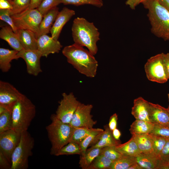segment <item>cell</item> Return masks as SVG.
Segmentation results:
<instances>
[{
  "mask_svg": "<svg viewBox=\"0 0 169 169\" xmlns=\"http://www.w3.org/2000/svg\"><path fill=\"white\" fill-rule=\"evenodd\" d=\"M18 52L14 49L0 48V69L3 72H7L9 70L12 60L19 58L17 55Z\"/></svg>",
  "mask_w": 169,
  "mask_h": 169,
  "instance_id": "7402d4cb",
  "label": "cell"
},
{
  "mask_svg": "<svg viewBox=\"0 0 169 169\" xmlns=\"http://www.w3.org/2000/svg\"><path fill=\"white\" fill-rule=\"evenodd\" d=\"M146 0H126L125 4L132 10L135 9L137 5Z\"/></svg>",
  "mask_w": 169,
  "mask_h": 169,
  "instance_id": "ee69618b",
  "label": "cell"
},
{
  "mask_svg": "<svg viewBox=\"0 0 169 169\" xmlns=\"http://www.w3.org/2000/svg\"><path fill=\"white\" fill-rule=\"evenodd\" d=\"M132 136L141 153L156 157L153 153L152 140L150 134Z\"/></svg>",
  "mask_w": 169,
  "mask_h": 169,
  "instance_id": "603a6c76",
  "label": "cell"
},
{
  "mask_svg": "<svg viewBox=\"0 0 169 169\" xmlns=\"http://www.w3.org/2000/svg\"><path fill=\"white\" fill-rule=\"evenodd\" d=\"M38 50L42 54V57H47L50 54L59 52L62 45L58 40L52 37L44 34L37 38Z\"/></svg>",
  "mask_w": 169,
  "mask_h": 169,
  "instance_id": "5bb4252c",
  "label": "cell"
},
{
  "mask_svg": "<svg viewBox=\"0 0 169 169\" xmlns=\"http://www.w3.org/2000/svg\"><path fill=\"white\" fill-rule=\"evenodd\" d=\"M13 9V6L10 0H0V9H8L10 10Z\"/></svg>",
  "mask_w": 169,
  "mask_h": 169,
  "instance_id": "bcb514c9",
  "label": "cell"
},
{
  "mask_svg": "<svg viewBox=\"0 0 169 169\" xmlns=\"http://www.w3.org/2000/svg\"><path fill=\"white\" fill-rule=\"evenodd\" d=\"M169 11V0H156Z\"/></svg>",
  "mask_w": 169,
  "mask_h": 169,
  "instance_id": "681fc988",
  "label": "cell"
},
{
  "mask_svg": "<svg viewBox=\"0 0 169 169\" xmlns=\"http://www.w3.org/2000/svg\"><path fill=\"white\" fill-rule=\"evenodd\" d=\"M112 132L114 138L117 140L120 141V138L121 134L120 130L116 128L112 131Z\"/></svg>",
  "mask_w": 169,
  "mask_h": 169,
  "instance_id": "c3c4849f",
  "label": "cell"
},
{
  "mask_svg": "<svg viewBox=\"0 0 169 169\" xmlns=\"http://www.w3.org/2000/svg\"><path fill=\"white\" fill-rule=\"evenodd\" d=\"M116 149L123 155L136 157L141 153L133 136L127 142L115 146Z\"/></svg>",
  "mask_w": 169,
  "mask_h": 169,
  "instance_id": "cb8c5ba5",
  "label": "cell"
},
{
  "mask_svg": "<svg viewBox=\"0 0 169 169\" xmlns=\"http://www.w3.org/2000/svg\"><path fill=\"white\" fill-rule=\"evenodd\" d=\"M114 161L102 154L97 156L88 169H110Z\"/></svg>",
  "mask_w": 169,
  "mask_h": 169,
  "instance_id": "4dcf8cb0",
  "label": "cell"
},
{
  "mask_svg": "<svg viewBox=\"0 0 169 169\" xmlns=\"http://www.w3.org/2000/svg\"><path fill=\"white\" fill-rule=\"evenodd\" d=\"M100 0V1H103L102 0Z\"/></svg>",
  "mask_w": 169,
  "mask_h": 169,
  "instance_id": "f5cc1de1",
  "label": "cell"
},
{
  "mask_svg": "<svg viewBox=\"0 0 169 169\" xmlns=\"http://www.w3.org/2000/svg\"><path fill=\"white\" fill-rule=\"evenodd\" d=\"M149 134L162 137L169 140V124H154L153 129Z\"/></svg>",
  "mask_w": 169,
  "mask_h": 169,
  "instance_id": "74e56055",
  "label": "cell"
},
{
  "mask_svg": "<svg viewBox=\"0 0 169 169\" xmlns=\"http://www.w3.org/2000/svg\"><path fill=\"white\" fill-rule=\"evenodd\" d=\"M104 130L101 128H96L79 144L81 152L80 155L85 153L89 146H94L98 141Z\"/></svg>",
  "mask_w": 169,
  "mask_h": 169,
  "instance_id": "484cf974",
  "label": "cell"
},
{
  "mask_svg": "<svg viewBox=\"0 0 169 169\" xmlns=\"http://www.w3.org/2000/svg\"><path fill=\"white\" fill-rule=\"evenodd\" d=\"M13 9L10 10V14L12 15L21 13L26 9L29 6L31 0H10Z\"/></svg>",
  "mask_w": 169,
  "mask_h": 169,
  "instance_id": "e575fe53",
  "label": "cell"
},
{
  "mask_svg": "<svg viewBox=\"0 0 169 169\" xmlns=\"http://www.w3.org/2000/svg\"><path fill=\"white\" fill-rule=\"evenodd\" d=\"M60 3L61 0H44L37 8L44 16L49 10Z\"/></svg>",
  "mask_w": 169,
  "mask_h": 169,
  "instance_id": "f35d334b",
  "label": "cell"
},
{
  "mask_svg": "<svg viewBox=\"0 0 169 169\" xmlns=\"http://www.w3.org/2000/svg\"><path fill=\"white\" fill-rule=\"evenodd\" d=\"M167 96H168V101H169V94H167ZM168 110L169 111V106H168V108H167Z\"/></svg>",
  "mask_w": 169,
  "mask_h": 169,
  "instance_id": "816d5d0a",
  "label": "cell"
},
{
  "mask_svg": "<svg viewBox=\"0 0 169 169\" xmlns=\"http://www.w3.org/2000/svg\"><path fill=\"white\" fill-rule=\"evenodd\" d=\"M136 162V157L123 155L113 162L110 169H128Z\"/></svg>",
  "mask_w": 169,
  "mask_h": 169,
  "instance_id": "f546056e",
  "label": "cell"
},
{
  "mask_svg": "<svg viewBox=\"0 0 169 169\" xmlns=\"http://www.w3.org/2000/svg\"><path fill=\"white\" fill-rule=\"evenodd\" d=\"M62 96L63 98L59 103L55 115L63 123L70 124L80 102L72 92L69 94L64 93Z\"/></svg>",
  "mask_w": 169,
  "mask_h": 169,
  "instance_id": "9c48e42d",
  "label": "cell"
},
{
  "mask_svg": "<svg viewBox=\"0 0 169 169\" xmlns=\"http://www.w3.org/2000/svg\"><path fill=\"white\" fill-rule=\"evenodd\" d=\"M81 152L79 144L74 142H69L62 148L56 154V156L69 155L75 154L80 155Z\"/></svg>",
  "mask_w": 169,
  "mask_h": 169,
  "instance_id": "836d02e7",
  "label": "cell"
},
{
  "mask_svg": "<svg viewBox=\"0 0 169 169\" xmlns=\"http://www.w3.org/2000/svg\"></svg>",
  "mask_w": 169,
  "mask_h": 169,
  "instance_id": "db71d44e",
  "label": "cell"
},
{
  "mask_svg": "<svg viewBox=\"0 0 169 169\" xmlns=\"http://www.w3.org/2000/svg\"><path fill=\"white\" fill-rule=\"evenodd\" d=\"M150 134L152 140L154 154L158 158L166 142L169 140L162 137L151 134Z\"/></svg>",
  "mask_w": 169,
  "mask_h": 169,
  "instance_id": "8d00e7d4",
  "label": "cell"
},
{
  "mask_svg": "<svg viewBox=\"0 0 169 169\" xmlns=\"http://www.w3.org/2000/svg\"><path fill=\"white\" fill-rule=\"evenodd\" d=\"M101 149L99 148L87 149L84 154L80 155V167L82 169H88L95 158L100 154Z\"/></svg>",
  "mask_w": 169,
  "mask_h": 169,
  "instance_id": "83f0119b",
  "label": "cell"
},
{
  "mask_svg": "<svg viewBox=\"0 0 169 169\" xmlns=\"http://www.w3.org/2000/svg\"><path fill=\"white\" fill-rule=\"evenodd\" d=\"M104 128V130L98 141L88 149L95 148H102L108 146H115L121 143L120 141L117 140L114 138L112 131L110 129L108 125H105Z\"/></svg>",
  "mask_w": 169,
  "mask_h": 169,
  "instance_id": "44dd1931",
  "label": "cell"
},
{
  "mask_svg": "<svg viewBox=\"0 0 169 169\" xmlns=\"http://www.w3.org/2000/svg\"><path fill=\"white\" fill-rule=\"evenodd\" d=\"M11 16L18 30L31 31L36 34L37 37L39 26L43 17L37 8L26 9Z\"/></svg>",
  "mask_w": 169,
  "mask_h": 169,
  "instance_id": "52a82bcc",
  "label": "cell"
},
{
  "mask_svg": "<svg viewBox=\"0 0 169 169\" xmlns=\"http://www.w3.org/2000/svg\"><path fill=\"white\" fill-rule=\"evenodd\" d=\"M61 3L64 5H72L79 6L90 5L98 8L103 6V2L99 0H61Z\"/></svg>",
  "mask_w": 169,
  "mask_h": 169,
  "instance_id": "d590c367",
  "label": "cell"
},
{
  "mask_svg": "<svg viewBox=\"0 0 169 169\" xmlns=\"http://www.w3.org/2000/svg\"><path fill=\"white\" fill-rule=\"evenodd\" d=\"M12 111L7 109L0 113V133L12 128Z\"/></svg>",
  "mask_w": 169,
  "mask_h": 169,
  "instance_id": "1f68e13d",
  "label": "cell"
},
{
  "mask_svg": "<svg viewBox=\"0 0 169 169\" xmlns=\"http://www.w3.org/2000/svg\"><path fill=\"white\" fill-rule=\"evenodd\" d=\"M43 0H31L30 5L26 9H30L37 8Z\"/></svg>",
  "mask_w": 169,
  "mask_h": 169,
  "instance_id": "7dc6e473",
  "label": "cell"
},
{
  "mask_svg": "<svg viewBox=\"0 0 169 169\" xmlns=\"http://www.w3.org/2000/svg\"><path fill=\"white\" fill-rule=\"evenodd\" d=\"M67 62L79 72L86 76L94 77L97 73L98 62L88 50L75 43L65 47L62 51Z\"/></svg>",
  "mask_w": 169,
  "mask_h": 169,
  "instance_id": "6da1fadb",
  "label": "cell"
},
{
  "mask_svg": "<svg viewBox=\"0 0 169 169\" xmlns=\"http://www.w3.org/2000/svg\"><path fill=\"white\" fill-rule=\"evenodd\" d=\"M34 145V139L28 131L22 132L20 141L12 155L11 169L28 168V158L32 155Z\"/></svg>",
  "mask_w": 169,
  "mask_h": 169,
  "instance_id": "8992f818",
  "label": "cell"
},
{
  "mask_svg": "<svg viewBox=\"0 0 169 169\" xmlns=\"http://www.w3.org/2000/svg\"><path fill=\"white\" fill-rule=\"evenodd\" d=\"M0 38L7 42L13 49L19 51L23 48L18 35L10 26L2 27L0 31Z\"/></svg>",
  "mask_w": 169,
  "mask_h": 169,
  "instance_id": "d6986e66",
  "label": "cell"
},
{
  "mask_svg": "<svg viewBox=\"0 0 169 169\" xmlns=\"http://www.w3.org/2000/svg\"><path fill=\"white\" fill-rule=\"evenodd\" d=\"M23 94L8 82L0 81V104L13 108Z\"/></svg>",
  "mask_w": 169,
  "mask_h": 169,
  "instance_id": "4fadbf2b",
  "label": "cell"
},
{
  "mask_svg": "<svg viewBox=\"0 0 169 169\" xmlns=\"http://www.w3.org/2000/svg\"><path fill=\"white\" fill-rule=\"evenodd\" d=\"M11 163L0 151V169H11Z\"/></svg>",
  "mask_w": 169,
  "mask_h": 169,
  "instance_id": "b9f144b4",
  "label": "cell"
},
{
  "mask_svg": "<svg viewBox=\"0 0 169 169\" xmlns=\"http://www.w3.org/2000/svg\"><path fill=\"white\" fill-rule=\"evenodd\" d=\"M153 127L154 124L151 122L136 120L131 125L129 130L132 136L148 134Z\"/></svg>",
  "mask_w": 169,
  "mask_h": 169,
  "instance_id": "d4e9b609",
  "label": "cell"
},
{
  "mask_svg": "<svg viewBox=\"0 0 169 169\" xmlns=\"http://www.w3.org/2000/svg\"><path fill=\"white\" fill-rule=\"evenodd\" d=\"M133 103L131 113L136 120L151 122L150 102L140 97L135 99Z\"/></svg>",
  "mask_w": 169,
  "mask_h": 169,
  "instance_id": "2e32d148",
  "label": "cell"
},
{
  "mask_svg": "<svg viewBox=\"0 0 169 169\" xmlns=\"http://www.w3.org/2000/svg\"><path fill=\"white\" fill-rule=\"evenodd\" d=\"M73 133L70 141L79 144L85 138L96 128L74 127Z\"/></svg>",
  "mask_w": 169,
  "mask_h": 169,
  "instance_id": "f1b7e54d",
  "label": "cell"
},
{
  "mask_svg": "<svg viewBox=\"0 0 169 169\" xmlns=\"http://www.w3.org/2000/svg\"><path fill=\"white\" fill-rule=\"evenodd\" d=\"M144 68L146 77L151 81L164 83L169 79L164 64L162 53L148 59Z\"/></svg>",
  "mask_w": 169,
  "mask_h": 169,
  "instance_id": "ba28073f",
  "label": "cell"
},
{
  "mask_svg": "<svg viewBox=\"0 0 169 169\" xmlns=\"http://www.w3.org/2000/svg\"><path fill=\"white\" fill-rule=\"evenodd\" d=\"M35 114V105L30 99L23 95L13 108L12 128L21 132L27 131Z\"/></svg>",
  "mask_w": 169,
  "mask_h": 169,
  "instance_id": "5b68a950",
  "label": "cell"
},
{
  "mask_svg": "<svg viewBox=\"0 0 169 169\" xmlns=\"http://www.w3.org/2000/svg\"><path fill=\"white\" fill-rule=\"evenodd\" d=\"M57 7L49 10L43 16V18L39 25L38 38L40 36L47 34L50 32L52 26L59 13Z\"/></svg>",
  "mask_w": 169,
  "mask_h": 169,
  "instance_id": "ac0fdd59",
  "label": "cell"
},
{
  "mask_svg": "<svg viewBox=\"0 0 169 169\" xmlns=\"http://www.w3.org/2000/svg\"><path fill=\"white\" fill-rule=\"evenodd\" d=\"M92 108V105H85L79 102L70 124L73 127L93 128L96 121L93 120L90 114Z\"/></svg>",
  "mask_w": 169,
  "mask_h": 169,
  "instance_id": "8fae6325",
  "label": "cell"
},
{
  "mask_svg": "<svg viewBox=\"0 0 169 169\" xmlns=\"http://www.w3.org/2000/svg\"><path fill=\"white\" fill-rule=\"evenodd\" d=\"M142 167L137 162L131 165L128 169H142Z\"/></svg>",
  "mask_w": 169,
  "mask_h": 169,
  "instance_id": "f907efd6",
  "label": "cell"
},
{
  "mask_svg": "<svg viewBox=\"0 0 169 169\" xmlns=\"http://www.w3.org/2000/svg\"><path fill=\"white\" fill-rule=\"evenodd\" d=\"M23 49H38L37 38L33 32L26 29H18L17 33Z\"/></svg>",
  "mask_w": 169,
  "mask_h": 169,
  "instance_id": "ffe728a7",
  "label": "cell"
},
{
  "mask_svg": "<svg viewBox=\"0 0 169 169\" xmlns=\"http://www.w3.org/2000/svg\"><path fill=\"white\" fill-rule=\"evenodd\" d=\"M50 119L51 122L46 129L51 145L50 154L56 156L59 150L70 141L74 127L70 124L61 121L55 114L51 115Z\"/></svg>",
  "mask_w": 169,
  "mask_h": 169,
  "instance_id": "277c9868",
  "label": "cell"
},
{
  "mask_svg": "<svg viewBox=\"0 0 169 169\" xmlns=\"http://www.w3.org/2000/svg\"><path fill=\"white\" fill-rule=\"evenodd\" d=\"M150 119L153 124H169V111L158 104L150 102Z\"/></svg>",
  "mask_w": 169,
  "mask_h": 169,
  "instance_id": "e0dca14e",
  "label": "cell"
},
{
  "mask_svg": "<svg viewBox=\"0 0 169 169\" xmlns=\"http://www.w3.org/2000/svg\"><path fill=\"white\" fill-rule=\"evenodd\" d=\"M158 169H169V140L158 157Z\"/></svg>",
  "mask_w": 169,
  "mask_h": 169,
  "instance_id": "d6a6232c",
  "label": "cell"
},
{
  "mask_svg": "<svg viewBox=\"0 0 169 169\" xmlns=\"http://www.w3.org/2000/svg\"><path fill=\"white\" fill-rule=\"evenodd\" d=\"M0 19L8 24L13 29L14 32L17 33L18 29L15 26L11 15L10 14V10L0 9Z\"/></svg>",
  "mask_w": 169,
  "mask_h": 169,
  "instance_id": "60d3db41",
  "label": "cell"
},
{
  "mask_svg": "<svg viewBox=\"0 0 169 169\" xmlns=\"http://www.w3.org/2000/svg\"><path fill=\"white\" fill-rule=\"evenodd\" d=\"M75 14L74 10L66 7L59 11L50 30L52 38L58 40L63 27Z\"/></svg>",
  "mask_w": 169,
  "mask_h": 169,
  "instance_id": "9a60e30c",
  "label": "cell"
},
{
  "mask_svg": "<svg viewBox=\"0 0 169 169\" xmlns=\"http://www.w3.org/2000/svg\"><path fill=\"white\" fill-rule=\"evenodd\" d=\"M21 133L11 129L0 133V151L11 164V156L18 145Z\"/></svg>",
  "mask_w": 169,
  "mask_h": 169,
  "instance_id": "30bf717a",
  "label": "cell"
},
{
  "mask_svg": "<svg viewBox=\"0 0 169 169\" xmlns=\"http://www.w3.org/2000/svg\"><path fill=\"white\" fill-rule=\"evenodd\" d=\"M71 30L74 43L85 47L94 55L96 54L100 33L93 23L83 18L77 17L73 21Z\"/></svg>",
  "mask_w": 169,
  "mask_h": 169,
  "instance_id": "7a4b0ae2",
  "label": "cell"
},
{
  "mask_svg": "<svg viewBox=\"0 0 169 169\" xmlns=\"http://www.w3.org/2000/svg\"><path fill=\"white\" fill-rule=\"evenodd\" d=\"M17 55L25 61L28 74L37 76L42 72L40 59L42 55L38 50L23 49L18 51Z\"/></svg>",
  "mask_w": 169,
  "mask_h": 169,
  "instance_id": "7c38bea8",
  "label": "cell"
},
{
  "mask_svg": "<svg viewBox=\"0 0 169 169\" xmlns=\"http://www.w3.org/2000/svg\"><path fill=\"white\" fill-rule=\"evenodd\" d=\"M136 162L143 169H158V159L156 157L141 153L136 157Z\"/></svg>",
  "mask_w": 169,
  "mask_h": 169,
  "instance_id": "4316f807",
  "label": "cell"
},
{
  "mask_svg": "<svg viewBox=\"0 0 169 169\" xmlns=\"http://www.w3.org/2000/svg\"><path fill=\"white\" fill-rule=\"evenodd\" d=\"M164 64L168 79H169V53H162Z\"/></svg>",
  "mask_w": 169,
  "mask_h": 169,
  "instance_id": "f6af8a7d",
  "label": "cell"
},
{
  "mask_svg": "<svg viewBox=\"0 0 169 169\" xmlns=\"http://www.w3.org/2000/svg\"><path fill=\"white\" fill-rule=\"evenodd\" d=\"M142 4L148 10L151 32L157 37L169 41V11L156 0H146Z\"/></svg>",
  "mask_w": 169,
  "mask_h": 169,
  "instance_id": "3957f363",
  "label": "cell"
},
{
  "mask_svg": "<svg viewBox=\"0 0 169 169\" xmlns=\"http://www.w3.org/2000/svg\"><path fill=\"white\" fill-rule=\"evenodd\" d=\"M117 120L118 115L116 113L113 114L110 117L108 125L112 131L116 128Z\"/></svg>",
  "mask_w": 169,
  "mask_h": 169,
  "instance_id": "7bdbcfd3",
  "label": "cell"
},
{
  "mask_svg": "<svg viewBox=\"0 0 169 169\" xmlns=\"http://www.w3.org/2000/svg\"><path fill=\"white\" fill-rule=\"evenodd\" d=\"M100 154H102L114 161L123 155L116 149L115 146H108L101 148Z\"/></svg>",
  "mask_w": 169,
  "mask_h": 169,
  "instance_id": "ab89813d",
  "label": "cell"
}]
</instances>
